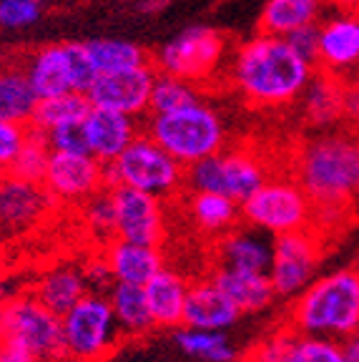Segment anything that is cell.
I'll return each mask as SVG.
<instances>
[{"instance_id": "obj_1", "label": "cell", "mask_w": 359, "mask_h": 362, "mask_svg": "<svg viewBox=\"0 0 359 362\" xmlns=\"http://www.w3.org/2000/svg\"><path fill=\"white\" fill-rule=\"evenodd\" d=\"M292 179L314 206L312 229L322 239L331 229H342L347 211H357L359 131H324L304 141L292 161Z\"/></svg>"}, {"instance_id": "obj_2", "label": "cell", "mask_w": 359, "mask_h": 362, "mask_svg": "<svg viewBox=\"0 0 359 362\" xmlns=\"http://www.w3.org/2000/svg\"><path fill=\"white\" fill-rule=\"evenodd\" d=\"M314 76V66L294 56L284 38L257 33L229 56V81L242 98L259 108L297 101Z\"/></svg>"}, {"instance_id": "obj_3", "label": "cell", "mask_w": 359, "mask_h": 362, "mask_svg": "<svg viewBox=\"0 0 359 362\" xmlns=\"http://www.w3.org/2000/svg\"><path fill=\"white\" fill-rule=\"evenodd\" d=\"M286 327L304 337L334 342L359 334V267L319 274L292 300Z\"/></svg>"}, {"instance_id": "obj_4", "label": "cell", "mask_w": 359, "mask_h": 362, "mask_svg": "<svg viewBox=\"0 0 359 362\" xmlns=\"http://www.w3.org/2000/svg\"><path fill=\"white\" fill-rule=\"evenodd\" d=\"M146 136L184 169L216 156L229 144L221 116L204 101L171 113H148Z\"/></svg>"}, {"instance_id": "obj_5", "label": "cell", "mask_w": 359, "mask_h": 362, "mask_svg": "<svg viewBox=\"0 0 359 362\" xmlns=\"http://www.w3.org/2000/svg\"><path fill=\"white\" fill-rule=\"evenodd\" d=\"M186 184V169L174 161L156 141L141 134L113 164H103V189H136L153 199L174 197Z\"/></svg>"}, {"instance_id": "obj_6", "label": "cell", "mask_w": 359, "mask_h": 362, "mask_svg": "<svg viewBox=\"0 0 359 362\" xmlns=\"http://www.w3.org/2000/svg\"><path fill=\"white\" fill-rule=\"evenodd\" d=\"M3 345L45 362H66L61 317L40 305L30 292L6 297Z\"/></svg>"}, {"instance_id": "obj_7", "label": "cell", "mask_w": 359, "mask_h": 362, "mask_svg": "<svg viewBox=\"0 0 359 362\" xmlns=\"http://www.w3.org/2000/svg\"><path fill=\"white\" fill-rule=\"evenodd\" d=\"M25 76L38 101L63 93H88L95 81V71L83 43L40 45L23 58Z\"/></svg>"}, {"instance_id": "obj_8", "label": "cell", "mask_w": 359, "mask_h": 362, "mask_svg": "<svg viewBox=\"0 0 359 362\" xmlns=\"http://www.w3.org/2000/svg\"><path fill=\"white\" fill-rule=\"evenodd\" d=\"M269 181V169L254 151L244 146L224 148L211 158L186 169V184L191 192L221 194L242 206L257 189Z\"/></svg>"}, {"instance_id": "obj_9", "label": "cell", "mask_w": 359, "mask_h": 362, "mask_svg": "<svg viewBox=\"0 0 359 362\" xmlns=\"http://www.w3.org/2000/svg\"><path fill=\"white\" fill-rule=\"evenodd\" d=\"M312 216L314 206L292 176H269L264 187L242 204V219L271 237L312 229Z\"/></svg>"}, {"instance_id": "obj_10", "label": "cell", "mask_w": 359, "mask_h": 362, "mask_svg": "<svg viewBox=\"0 0 359 362\" xmlns=\"http://www.w3.org/2000/svg\"><path fill=\"white\" fill-rule=\"evenodd\" d=\"M66 362H101L121 342L106 294L88 292L73 310L61 317Z\"/></svg>"}, {"instance_id": "obj_11", "label": "cell", "mask_w": 359, "mask_h": 362, "mask_svg": "<svg viewBox=\"0 0 359 362\" xmlns=\"http://www.w3.org/2000/svg\"><path fill=\"white\" fill-rule=\"evenodd\" d=\"M226 61V38L208 25H194L176 35L158 51L153 68L189 83H204Z\"/></svg>"}, {"instance_id": "obj_12", "label": "cell", "mask_w": 359, "mask_h": 362, "mask_svg": "<svg viewBox=\"0 0 359 362\" xmlns=\"http://www.w3.org/2000/svg\"><path fill=\"white\" fill-rule=\"evenodd\" d=\"M324 239L314 229L281 234L271 239V264L266 277L276 297L294 300L319 277Z\"/></svg>"}, {"instance_id": "obj_13", "label": "cell", "mask_w": 359, "mask_h": 362, "mask_svg": "<svg viewBox=\"0 0 359 362\" xmlns=\"http://www.w3.org/2000/svg\"><path fill=\"white\" fill-rule=\"evenodd\" d=\"M317 66L329 76L349 81L359 71V13L354 8H331L319 23Z\"/></svg>"}, {"instance_id": "obj_14", "label": "cell", "mask_w": 359, "mask_h": 362, "mask_svg": "<svg viewBox=\"0 0 359 362\" xmlns=\"http://www.w3.org/2000/svg\"><path fill=\"white\" fill-rule=\"evenodd\" d=\"M156 74L158 71L153 68V63H148V66L124 71V74L95 76L86 98H88L90 108H103V111L124 113L131 119H139V116L148 113Z\"/></svg>"}, {"instance_id": "obj_15", "label": "cell", "mask_w": 359, "mask_h": 362, "mask_svg": "<svg viewBox=\"0 0 359 362\" xmlns=\"http://www.w3.org/2000/svg\"><path fill=\"white\" fill-rule=\"evenodd\" d=\"M45 192L61 204H86L103 189V164L88 153H51L43 176Z\"/></svg>"}, {"instance_id": "obj_16", "label": "cell", "mask_w": 359, "mask_h": 362, "mask_svg": "<svg viewBox=\"0 0 359 362\" xmlns=\"http://www.w3.org/2000/svg\"><path fill=\"white\" fill-rule=\"evenodd\" d=\"M58 202L43 184L8 176L0 187V237H20L40 224Z\"/></svg>"}, {"instance_id": "obj_17", "label": "cell", "mask_w": 359, "mask_h": 362, "mask_svg": "<svg viewBox=\"0 0 359 362\" xmlns=\"http://www.w3.org/2000/svg\"><path fill=\"white\" fill-rule=\"evenodd\" d=\"M116 209V239L143 247H158L166 234L161 202L136 189L118 187L111 192Z\"/></svg>"}, {"instance_id": "obj_18", "label": "cell", "mask_w": 359, "mask_h": 362, "mask_svg": "<svg viewBox=\"0 0 359 362\" xmlns=\"http://www.w3.org/2000/svg\"><path fill=\"white\" fill-rule=\"evenodd\" d=\"M83 131L88 153L98 164H113L143 134L139 119H131L124 113L103 111V108H90L88 116L83 119Z\"/></svg>"}, {"instance_id": "obj_19", "label": "cell", "mask_w": 359, "mask_h": 362, "mask_svg": "<svg viewBox=\"0 0 359 362\" xmlns=\"http://www.w3.org/2000/svg\"><path fill=\"white\" fill-rule=\"evenodd\" d=\"M239 307L224 294V289L211 277L189 284L184 307V327L208 329V332H226L239 322Z\"/></svg>"}, {"instance_id": "obj_20", "label": "cell", "mask_w": 359, "mask_h": 362, "mask_svg": "<svg viewBox=\"0 0 359 362\" xmlns=\"http://www.w3.org/2000/svg\"><path fill=\"white\" fill-rule=\"evenodd\" d=\"M101 255L111 269L113 282L134 284V287H146L166 267L158 247H143V244L121 242V239H111Z\"/></svg>"}, {"instance_id": "obj_21", "label": "cell", "mask_w": 359, "mask_h": 362, "mask_svg": "<svg viewBox=\"0 0 359 362\" xmlns=\"http://www.w3.org/2000/svg\"><path fill=\"white\" fill-rule=\"evenodd\" d=\"M271 264V242L252 226H236L216 242V267L266 274Z\"/></svg>"}, {"instance_id": "obj_22", "label": "cell", "mask_w": 359, "mask_h": 362, "mask_svg": "<svg viewBox=\"0 0 359 362\" xmlns=\"http://www.w3.org/2000/svg\"><path fill=\"white\" fill-rule=\"evenodd\" d=\"M30 294L43 307H48L53 315L63 317L88 294V287H86L81 264L58 262V264L40 272L38 279L30 287Z\"/></svg>"}, {"instance_id": "obj_23", "label": "cell", "mask_w": 359, "mask_h": 362, "mask_svg": "<svg viewBox=\"0 0 359 362\" xmlns=\"http://www.w3.org/2000/svg\"><path fill=\"white\" fill-rule=\"evenodd\" d=\"M189 279L176 269L163 267L156 277L143 287L153 327L179 329L184 327V307L189 294Z\"/></svg>"}, {"instance_id": "obj_24", "label": "cell", "mask_w": 359, "mask_h": 362, "mask_svg": "<svg viewBox=\"0 0 359 362\" xmlns=\"http://www.w3.org/2000/svg\"><path fill=\"white\" fill-rule=\"evenodd\" d=\"M38 96L30 88L23 58H0V119L18 126H28Z\"/></svg>"}, {"instance_id": "obj_25", "label": "cell", "mask_w": 359, "mask_h": 362, "mask_svg": "<svg viewBox=\"0 0 359 362\" xmlns=\"http://www.w3.org/2000/svg\"><path fill=\"white\" fill-rule=\"evenodd\" d=\"M344 88L347 81L337 76H329L324 71L312 76L302 93L304 119L317 129H331L344 121Z\"/></svg>"}, {"instance_id": "obj_26", "label": "cell", "mask_w": 359, "mask_h": 362, "mask_svg": "<svg viewBox=\"0 0 359 362\" xmlns=\"http://www.w3.org/2000/svg\"><path fill=\"white\" fill-rule=\"evenodd\" d=\"M211 279L224 289V294L239 307L242 315L261 312L276 300L274 289L266 274H254V272L226 269V267H213Z\"/></svg>"}, {"instance_id": "obj_27", "label": "cell", "mask_w": 359, "mask_h": 362, "mask_svg": "<svg viewBox=\"0 0 359 362\" xmlns=\"http://www.w3.org/2000/svg\"><path fill=\"white\" fill-rule=\"evenodd\" d=\"M324 8V0H266L259 16V33L286 38L299 28L317 25Z\"/></svg>"}, {"instance_id": "obj_28", "label": "cell", "mask_w": 359, "mask_h": 362, "mask_svg": "<svg viewBox=\"0 0 359 362\" xmlns=\"http://www.w3.org/2000/svg\"><path fill=\"white\" fill-rule=\"evenodd\" d=\"M106 300L111 305L113 320H116L118 329H121V337H141V334L153 329V320L151 312H148L143 287L113 282L111 289L106 292Z\"/></svg>"}, {"instance_id": "obj_29", "label": "cell", "mask_w": 359, "mask_h": 362, "mask_svg": "<svg viewBox=\"0 0 359 362\" xmlns=\"http://www.w3.org/2000/svg\"><path fill=\"white\" fill-rule=\"evenodd\" d=\"M189 214L191 221L201 229L204 234L211 237H224L231 229L239 226L242 219V206L221 194L208 192H191L189 199Z\"/></svg>"}, {"instance_id": "obj_30", "label": "cell", "mask_w": 359, "mask_h": 362, "mask_svg": "<svg viewBox=\"0 0 359 362\" xmlns=\"http://www.w3.org/2000/svg\"><path fill=\"white\" fill-rule=\"evenodd\" d=\"M86 53L90 58L95 76H108V74H124V71H134V68L148 66L151 58L143 48H139L131 40L121 38H93L86 40Z\"/></svg>"}, {"instance_id": "obj_31", "label": "cell", "mask_w": 359, "mask_h": 362, "mask_svg": "<svg viewBox=\"0 0 359 362\" xmlns=\"http://www.w3.org/2000/svg\"><path fill=\"white\" fill-rule=\"evenodd\" d=\"M88 111H90V103L83 93H63V96L43 98V101H38V106H35L28 129L45 136V134H51V131L61 129V126L83 124Z\"/></svg>"}, {"instance_id": "obj_32", "label": "cell", "mask_w": 359, "mask_h": 362, "mask_svg": "<svg viewBox=\"0 0 359 362\" xmlns=\"http://www.w3.org/2000/svg\"><path fill=\"white\" fill-rule=\"evenodd\" d=\"M174 339L186 355L196 357V360H201V362H234L236 360V347L231 345V339L226 337V332L179 327Z\"/></svg>"}, {"instance_id": "obj_33", "label": "cell", "mask_w": 359, "mask_h": 362, "mask_svg": "<svg viewBox=\"0 0 359 362\" xmlns=\"http://www.w3.org/2000/svg\"><path fill=\"white\" fill-rule=\"evenodd\" d=\"M51 146L45 141V136L38 131L28 129L25 136V144L20 146L18 156L13 158V164L8 166V176L23 181H33V184H43L45 169H48V161H51Z\"/></svg>"}, {"instance_id": "obj_34", "label": "cell", "mask_w": 359, "mask_h": 362, "mask_svg": "<svg viewBox=\"0 0 359 362\" xmlns=\"http://www.w3.org/2000/svg\"><path fill=\"white\" fill-rule=\"evenodd\" d=\"M201 101L199 96V88L189 81L174 78V76L156 74L151 88V103H148V113H171L179 111L184 106Z\"/></svg>"}, {"instance_id": "obj_35", "label": "cell", "mask_w": 359, "mask_h": 362, "mask_svg": "<svg viewBox=\"0 0 359 362\" xmlns=\"http://www.w3.org/2000/svg\"><path fill=\"white\" fill-rule=\"evenodd\" d=\"M81 214H83V221L90 229V234L98 242H103V247L111 239H116V209H113V197L108 189H101L86 204H81Z\"/></svg>"}, {"instance_id": "obj_36", "label": "cell", "mask_w": 359, "mask_h": 362, "mask_svg": "<svg viewBox=\"0 0 359 362\" xmlns=\"http://www.w3.org/2000/svg\"><path fill=\"white\" fill-rule=\"evenodd\" d=\"M286 362H344V355L339 342L334 339L294 334L289 352H286Z\"/></svg>"}, {"instance_id": "obj_37", "label": "cell", "mask_w": 359, "mask_h": 362, "mask_svg": "<svg viewBox=\"0 0 359 362\" xmlns=\"http://www.w3.org/2000/svg\"><path fill=\"white\" fill-rule=\"evenodd\" d=\"M43 13L40 0H0V28H28Z\"/></svg>"}, {"instance_id": "obj_38", "label": "cell", "mask_w": 359, "mask_h": 362, "mask_svg": "<svg viewBox=\"0 0 359 362\" xmlns=\"http://www.w3.org/2000/svg\"><path fill=\"white\" fill-rule=\"evenodd\" d=\"M294 329L281 327L274 334H269L266 339H261L257 347L247 355L244 362H286V352L294 339Z\"/></svg>"}, {"instance_id": "obj_39", "label": "cell", "mask_w": 359, "mask_h": 362, "mask_svg": "<svg viewBox=\"0 0 359 362\" xmlns=\"http://www.w3.org/2000/svg\"><path fill=\"white\" fill-rule=\"evenodd\" d=\"M45 141L51 146L53 153H88V144H86V131L83 124H68L61 129L45 134ZM90 156V153H88Z\"/></svg>"}, {"instance_id": "obj_40", "label": "cell", "mask_w": 359, "mask_h": 362, "mask_svg": "<svg viewBox=\"0 0 359 362\" xmlns=\"http://www.w3.org/2000/svg\"><path fill=\"white\" fill-rule=\"evenodd\" d=\"M284 40L294 51V56L302 58L309 66H317V53H319V28L317 25H307V28L294 30Z\"/></svg>"}, {"instance_id": "obj_41", "label": "cell", "mask_w": 359, "mask_h": 362, "mask_svg": "<svg viewBox=\"0 0 359 362\" xmlns=\"http://www.w3.org/2000/svg\"><path fill=\"white\" fill-rule=\"evenodd\" d=\"M25 136H28V126H18L0 119V166L8 169L13 164V158L25 144Z\"/></svg>"}, {"instance_id": "obj_42", "label": "cell", "mask_w": 359, "mask_h": 362, "mask_svg": "<svg viewBox=\"0 0 359 362\" xmlns=\"http://www.w3.org/2000/svg\"><path fill=\"white\" fill-rule=\"evenodd\" d=\"M81 272H83V279H86V287L88 292L93 294H106L113 284V277H111V269H108L106 259L103 255L98 257H90L81 264Z\"/></svg>"}, {"instance_id": "obj_43", "label": "cell", "mask_w": 359, "mask_h": 362, "mask_svg": "<svg viewBox=\"0 0 359 362\" xmlns=\"http://www.w3.org/2000/svg\"><path fill=\"white\" fill-rule=\"evenodd\" d=\"M0 362H45V360L25 355V352H20V350H13V347H8V345H0Z\"/></svg>"}, {"instance_id": "obj_44", "label": "cell", "mask_w": 359, "mask_h": 362, "mask_svg": "<svg viewBox=\"0 0 359 362\" xmlns=\"http://www.w3.org/2000/svg\"><path fill=\"white\" fill-rule=\"evenodd\" d=\"M339 347H342L344 362H359V334H352V337L342 339Z\"/></svg>"}, {"instance_id": "obj_45", "label": "cell", "mask_w": 359, "mask_h": 362, "mask_svg": "<svg viewBox=\"0 0 359 362\" xmlns=\"http://www.w3.org/2000/svg\"><path fill=\"white\" fill-rule=\"evenodd\" d=\"M8 272H11V262H8L6 249L0 247V289H3V284L8 282Z\"/></svg>"}, {"instance_id": "obj_46", "label": "cell", "mask_w": 359, "mask_h": 362, "mask_svg": "<svg viewBox=\"0 0 359 362\" xmlns=\"http://www.w3.org/2000/svg\"><path fill=\"white\" fill-rule=\"evenodd\" d=\"M163 6H166V0H141L139 11L141 13H158Z\"/></svg>"}, {"instance_id": "obj_47", "label": "cell", "mask_w": 359, "mask_h": 362, "mask_svg": "<svg viewBox=\"0 0 359 362\" xmlns=\"http://www.w3.org/2000/svg\"><path fill=\"white\" fill-rule=\"evenodd\" d=\"M324 6H331V8H359V0H324Z\"/></svg>"}, {"instance_id": "obj_48", "label": "cell", "mask_w": 359, "mask_h": 362, "mask_svg": "<svg viewBox=\"0 0 359 362\" xmlns=\"http://www.w3.org/2000/svg\"><path fill=\"white\" fill-rule=\"evenodd\" d=\"M3 320H6V300L0 297V345H3Z\"/></svg>"}, {"instance_id": "obj_49", "label": "cell", "mask_w": 359, "mask_h": 362, "mask_svg": "<svg viewBox=\"0 0 359 362\" xmlns=\"http://www.w3.org/2000/svg\"><path fill=\"white\" fill-rule=\"evenodd\" d=\"M8 179V169L6 166H0V187H3V181Z\"/></svg>"}, {"instance_id": "obj_50", "label": "cell", "mask_w": 359, "mask_h": 362, "mask_svg": "<svg viewBox=\"0 0 359 362\" xmlns=\"http://www.w3.org/2000/svg\"><path fill=\"white\" fill-rule=\"evenodd\" d=\"M354 81H357V86H359V74H357V78H354Z\"/></svg>"}, {"instance_id": "obj_51", "label": "cell", "mask_w": 359, "mask_h": 362, "mask_svg": "<svg viewBox=\"0 0 359 362\" xmlns=\"http://www.w3.org/2000/svg\"><path fill=\"white\" fill-rule=\"evenodd\" d=\"M357 13H359V8H357Z\"/></svg>"}]
</instances>
